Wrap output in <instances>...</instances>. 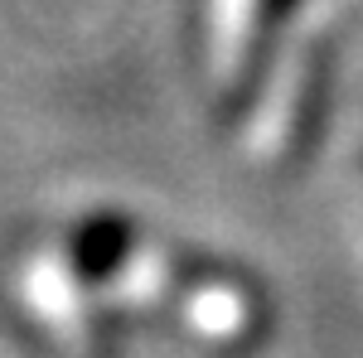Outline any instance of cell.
Instances as JSON below:
<instances>
[{
  "label": "cell",
  "instance_id": "6da1fadb",
  "mask_svg": "<svg viewBox=\"0 0 363 358\" xmlns=\"http://www.w3.org/2000/svg\"><path fill=\"white\" fill-rule=\"evenodd\" d=\"M131 247H136V223L126 213H116V208H102V213H87L78 223V233L68 242V267H73L78 281L102 286L126 267Z\"/></svg>",
  "mask_w": 363,
  "mask_h": 358
},
{
  "label": "cell",
  "instance_id": "7a4b0ae2",
  "mask_svg": "<svg viewBox=\"0 0 363 358\" xmlns=\"http://www.w3.org/2000/svg\"><path fill=\"white\" fill-rule=\"evenodd\" d=\"M296 5H301V0H262V5H257V39H272V29H277Z\"/></svg>",
  "mask_w": 363,
  "mask_h": 358
}]
</instances>
